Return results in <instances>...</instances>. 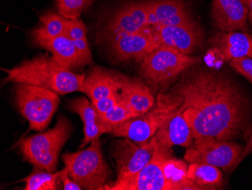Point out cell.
Masks as SVG:
<instances>
[{
	"label": "cell",
	"instance_id": "obj_1",
	"mask_svg": "<svg viewBox=\"0 0 252 190\" xmlns=\"http://www.w3.org/2000/svg\"><path fill=\"white\" fill-rule=\"evenodd\" d=\"M172 93L194 137L230 141L250 129L251 106L246 93L224 74L195 69L183 75Z\"/></svg>",
	"mask_w": 252,
	"mask_h": 190
},
{
	"label": "cell",
	"instance_id": "obj_2",
	"mask_svg": "<svg viewBox=\"0 0 252 190\" xmlns=\"http://www.w3.org/2000/svg\"><path fill=\"white\" fill-rule=\"evenodd\" d=\"M7 74L4 82L24 83L49 89L59 95L84 92L86 75L72 72L47 55H39L13 69H2Z\"/></svg>",
	"mask_w": 252,
	"mask_h": 190
},
{
	"label": "cell",
	"instance_id": "obj_3",
	"mask_svg": "<svg viewBox=\"0 0 252 190\" xmlns=\"http://www.w3.org/2000/svg\"><path fill=\"white\" fill-rule=\"evenodd\" d=\"M70 121L61 117L53 129L21 140L20 150L24 158L34 167L54 172L61 150L70 137Z\"/></svg>",
	"mask_w": 252,
	"mask_h": 190
},
{
	"label": "cell",
	"instance_id": "obj_4",
	"mask_svg": "<svg viewBox=\"0 0 252 190\" xmlns=\"http://www.w3.org/2000/svg\"><path fill=\"white\" fill-rule=\"evenodd\" d=\"M65 168L73 181L85 190H103L108 184L110 169L101 151L100 138L83 151L62 155Z\"/></svg>",
	"mask_w": 252,
	"mask_h": 190
},
{
	"label": "cell",
	"instance_id": "obj_5",
	"mask_svg": "<svg viewBox=\"0 0 252 190\" xmlns=\"http://www.w3.org/2000/svg\"><path fill=\"white\" fill-rule=\"evenodd\" d=\"M199 61V58L186 55L172 46L160 44L139 61L140 73L149 84L164 86Z\"/></svg>",
	"mask_w": 252,
	"mask_h": 190
},
{
	"label": "cell",
	"instance_id": "obj_6",
	"mask_svg": "<svg viewBox=\"0 0 252 190\" xmlns=\"http://www.w3.org/2000/svg\"><path fill=\"white\" fill-rule=\"evenodd\" d=\"M181 99L175 93L159 94L156 107L142 115L112 128L111 134L143 144L151 140L162 124L179 109Z\"/></svg>",
	"mask_w": 252,
	"mask_h": 190
},
{
	"label": "cell",
	"instance_id": "obj_7",
	"mask_svg": "<svg viewBox=\"0 0 252 190\" xmlns=\"http://www.w3.org/2000/svg\"><path fill=\"white\" fill-rule=\"evenodd\" d=\"M15 93L17 106L29 122L30 129L45 130L59 107V95L45 88L24 83H17Z\"/></svg>",
	"mask_w": 252,
	"mask_h": 190
},
{
	"label": "cell",
	"instance_id": "obj_8",
	"mask_svg": "<svg viewBox=\"0 0 252 190\" xmlns=\"http://www.w3.org/2000/svg\"><path fill=\"white\" fill-rule=\"evenodd\" d=\"M244 147L233 142L218 140L212 137L195 138L187 149L185 159L189 164H207L222 169H234Z\"/></svg>",
	"mask_w": 252,
	"mask_h": 190
},
{
	"label": "cell",
	"instance_id": "obj_9",
	"mask_svg": "<svg viewBox=\"0 0 252 190\" xmlns=\"http://www.w3.org/2000/svg\"><path fill=\"white\" fill-rule=\"evenodd\" d=\"M157 140L151 161L135 175L123 181L108 183L104 190H174L164 174L163 164L171 148Z\"/></svg>",
	"mask_w": 252,
	"mask_h": 190
},
{
	"label": "cell",
	"instance_id": "obj_10",
	"mask_svg": "<svg viewBox=\"0 0 252 190\" xmlns=\"http://www.w3.org/2000/svg\"><path fill=\"white\" fill-rule=\"evenodd\" d=\"M155 137L143 144L129 139L118 140L114 146L113 157L117 169V179L123 181L139 172L151 161L155 150Z\"/></svg>",
	"mask_w": 252,
	"mask_h": 190
},
{
	"label": "cell",
	"instance_id": "obj_11",
	"mask_svg": "<svg viewBox=\"0 0 252 190\" xmlns=\"http://www.w3.org/2000/svg\"><path fill=\"white\" fill-rule=\"evenodd\" d=\"M151 28L160 44L172 46L186 55L199 49L205 38L202 27L194 18L181 25H155Z\"/></svg>",
	"mask_w": 252,
	"mask_h": 190
},
{
	"label": "cell",
	"instance_id": "obj_12",
	"mask_svg": "<svg viewBox=\"0 0 252 190\" xmlns=\"http://www.w3.org/2000/svg\"><path fill=\"white\" fill-rule=\"evenodd\" d=\"M148 27V2H129L119 8L110 18L104 34L110 41L123 35L143 31Z\"/></svg>",
	"mask_w": 252,
	"mask_h": 190
},
{
	"label": "cell",
	"instance_id": "obj_13",
	"mask_svg": "<svg viewBox=\"0 0 252 190\" xmlns=\"http://www.w3.org/2000/svg\"><path fill=\"white\" fill-rule=\"evenodd\" d=\"M32 38L36 46L50 52L52 57L66 69L74 70L89 65L76 49L73 39L66 35L52 38L46 35L40 27L32 31Z\"/></svg>",
	"mask_w": 252,
	"mask_h": 190
},
{
	"label": "cell",
	"instance_id": "obj_14",
	"mask_svg": "<svg viewBox=\"0 0 252 190\" xmlns=\"http://www.w3.org/2000/svg\"><path fill=\"white\" fill-rule=\"evenodd\" d=\"M110 43L113 54L119 61L135 59L138 62L160 45L151 26L138 32L114 38Z\"/></svg>",
	"mask_w": 252,
	"mask_h": 190
},
{
	"label": "cell",
	"instance_id": "obj_15",
	"mask_svg": "<svg viewBox=\"0 0 252 190\" xmlns=\"http://www.w3.org/2000/svg\"><path fill=\"white\" fill-rule=\"evenodd\" d=\"M114 94L117 103L127 106L137 116L147 113L155 103L150 89L142 82L120 75L117 76Z\"/></svg>",
	"mask_w": 252,
	"mask_h": 190
},
{
	"label": "cell",
	"instance_id": "obj_16",
	"mask_svg": "<svg viewBox=\"0 0 252 190\" xmlns=\"http://www.w3.org/2000/svg\"><path fill=\"white\" fill-rule=\"evenodd\" d=\"M212 17L220 32L249 31V9L242 0H213Z\"/></svg>",
	"mask_w": 252,
	"mask_h": 190
},
{
	"label": "cell",
	"instance_id": "obj_17",
	"mask_svg": "<svg viewBox=\"0 0 252 190\" xmlns=\"http://www.w3.org/2000/svg\"><path fill=\"white\" fill-rule=\"evenodd\" d=\"M70 107L72 112L79 114L84 124V138L81 144L82 148L95 139L100 138L104 133H111L113 127L103 120L94 105L86 98L74 99L70 103Z\"/></svg>",
	"mask_w": 252,
	"mask_h": 190
},
{
	"label": "cell",
	"instance_id": "obj_18",
	"mask_svg": "<svg viewBox=\"0 0 252 190\" xmlns=\"http://www.w3.org/2000/svg\"><path fill=\"white\" fill-rule=\"evenodd\" d=\"M211 43L223 60L243 57L252 59V35L248 33H217L211 39Z\"/></svg>",
	"mask_w": 252,
	"mask_h": 190
},
{
	"label": "cell",
	"instance_id": "obj_19",
	"mask_svg": "<svg viewBox=\"0 0 252 190\" xmlns=\"http://www.w3.org/2000/svg\"><path fill=\"white\" fill-rule=\"evenodd\" d=\"M154 137L169 148L173 146L188 148L195 140L193 132L180 109L162 124Z\"/></svg>",
	"mask_w": 252,
	"mask_h": 190
},
{
	"label": "cell",
	"instance_id": "obj_20",
	"mask_svg": "<svg viewBox=\"0 0 252 190\" xmlns=\"http://www.w3.org/2000/svg\"><path fill=\"white\" fill-rule=\"evenodd\" d=\"M117 76V75L96 67L85 78L83 93L90 98L92 103L108 97L114 93Z\"/></svg>",
	"mask_w": 252,
	"mask_h": 190
},
{
	"label": "cell",
	"instance_id": "obj_21",
	"mask_svg": "<svg viewBox=\"0 0 252 190\" xmlns=\"http://www.w3.org/2000/svg\"><path fill=\"white\" fill-rule=\"evenodd\" d=\"M147 2L150 26L191 13L185 0H150Z\"/></svg>",
	"mask_w": 252,
	"mask_h": 190
},
{
	"label": "cell",
	"instance_id": "obj_22",
	"mask_svg": "<svg viewBox=\"0 0 252 190\" xmlns=\"http://www.w3.org/2000/svg\"><path fill=\"white\" fill-rule=\"evenodd\" d=\"M188 177L202 190H215L223 183L219 167L211 164L192 163L188 166Z\"/></svg>",
	"mask_w": 252,
	"mask_h": 190
},
{
	"label": "cell",
	"instance_id": "obj_23",
	"mask_svg": "<svg viewBox=\"0 0 252 190\" xmlns=\"http://www.w3.org/2000/svg\"><path fill=\"white\" fill-rule=\"evenodd\" d=\"M163 170L167 181L174 190H202L188 179L187 163L173 158L172 154L164 161Z\"/></svg>",
	"mask_w": 252,
	"mask_h": 190
},
{
	"label": "cell",
	"instance_id": "obj_24",
	"mask_svg": "<svg viewBox=\"0 0 252 190\" xmlns=\"http://www.w3.org/2000/svg\"><path fill=\"white\" fill-rule=\"evenodd\" d=\"M62 171L49 172L36 168L31 175L25 179V190H56L58 182L60 181Z\"/></svg>",
	"mask_w": 252,
	"mask_h": 190
},
{
	"label": "cell",
	"instance_id": "obj_25",
	"mask_svg": "<svg viewBox=\"0 0 252 190\" xmlns=\"http://www.w3.org/2000/svg\"><path fill=\"white\" fill-rule=\"evenodd\" d=\"M42 26V31L49 36L55 37L66 35V20L60 14L46 12L39 18Z\"/></svg>",
	"mask_w": 252,
	"mask_h": 190
},
{
	"label": "cell",
	"instance_id": "obj_26",
	"mask_svg": "<svg viewBox=\"0 0 252 190\" xmlns=\"http://www.w3.org/2000/svg\"><path fill=\"white\" fill-rule=\"evenodd\" d=\"M100 116L104 121L113 127L118 124H123L130 119L137 117V114L127 106L117 103L115 106L107 111V113L100 114Z\"/></svg>",
	"mask_w": 252,
	"mask_h": 190
},
{
	"label": "cell",
	"instance_id": "obj_27",
	"mask_svg": "<svg viewBox=\"0 0 252 190\" xmlns=\"http://www.w3.org/2000/svg\"><path fill=\"white\" fill-rule=\"evenodd\" d=\"M93 0H60L58 8L61 15L67 19H79L83 10Z\"/></svg>",
	"mask_w": 252,
	"mask_h": 190
},
{
	"label": "cell",
	"instance_id": "obj_28",
	"mask_svg": "<svg viewBox=\"0 0 252 190\" xmlns=\"http://www.w3.org/2000/svg\"><path fill=\"white\" fill-rule=\"evenodd\" d=\"M87 28L83 21L79 19L66 20V35L73 40L87 38Z\"/></svg>",
	"mask_w": 252,
	"mask_h": 190
},
{
	"label": "cell",
	"instance_id": "obj_29",
	"mask_svg": "<svg viewBox=\"0 0 252 190\" xmlns=\"http://www.w3.org/2000/svg\"><path fill=\"white\" fill-rule=\"evenodd\" d=\"M233 69L249 79L252 75V59L249 57L237 58L230 61Z\"/></svg>",
	"mask_w": 252,
	"mask_h": 190
},
{
	"label": "cell",
	"instance_id": "obj_30",
	"mask_svg": "<svg viewBox=\"0 0 252 190\" xmlns=\"http://www.w3.org/2000/svg\"><path fill=\"white\" fill-rule=\"evenodd\" d=\"M93 103L98 111L99 113L102 114L107 113V111L111 109L113 106H115L118 103H117V99H116L115 94L113 93L108 97L99 99L97 101Z\"/></svg>",
	"mask_w": 252,
	"mask_h": 190
},
{
	"label": "cell",
	"instance_id": "obj_31",
	"mask_svg": "<svg viewBox=\"0 0 252 190\" xmlns=\"http://www.w3.org/2000/svg\"><path fill=\"white\" fill-rule=\"evenodd\" d=\"M73 42H74L76 49L82 54V55L89 62V64L92 63L93 62V55H92V52H91V49L89 48L87 38H84V39H78V40H73Z\"/></svg>",
	"mask_w": 252,
	"mask_h": 190
},
{
	"label": "cell",
	"instance_id": "obj_32",
	"mask_svg": "<svg viewBox=\"0 0 252 190\" xmlns=\"http://www.w3.org/2000/svg\"><path fill=\"white\" fill-rule=\"evenodd\" d=\"M60 182L63 184V190H83L79 184H76L73 179L70 178V175L68 174L67 170L64 167L62 170V174L60 177Z\"/></svg>",
	"mask_w": 252,
	"mask_h": 190
},
{
	"label": "cell",
	"instance_id": "obj_33",
	"mask_svg": "<svg viewBox=\"0 0 252 190\" xmlns=\"http://www.w3.org/2000/svg\"><path fill=\"white\" fill-rule=\"evenodd\" d=\"M251 153H252V133L250 135V137H249V141H248L246 147H244V149H243L241 155L239 157V161H238L237 164H236V167L243 161L244 158H246L249 154H250Z\"/></svg>",
	"mask_w": 252,
	"mask_h": 190
},
{
	"label": "cell",
	"instance_id": "obj_34",
	"mask_svg": "<svg viewBox=\"0 0 252 190\" xmlns=\"http://www.w3.org/2000/svg\"><path fill=\"white\" fill-rule=\"evenodd\" d=\"M249 9V19L252 25V0H242Z\"/></svg>",
	"mask_w": 252,
	"mask_h": 190
},
{
	"label": "cell",
	"instance_id": "obj_35",
	"mask_svg": "<svg viewBox=\"0 0 252 190\" xmlns=\"http://www.w3.org/2000/svg\"><path fill=\"white\" fill-rule=\"evenodd\" d=\"M248 80H249V81H250L251 83H252V76H250V77L249 78V79H248Z\"/></svg>",
	"mask_w": 252,
	"mask_h": 190
},
{
	"label": "cell",
	"instance_id": "obj_36",
	"mask_svg": "<svg viewBox=\"0 0 252 190\" xmlns=\"http://www.w3.org/2000/svg\"><path fill=\"white\" fill-rule=\"evenodd\" d=\"M57 2H59V1H60V0H56Z\"/></svg>",
	"mask_w": 252,
	"mask_h": 190
}]
</instances>
